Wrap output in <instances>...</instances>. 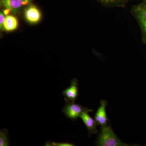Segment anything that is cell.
<instances>
[{
  "mask_svg": "<svg viewBox=\"0 0 146 146\" xmlns=\"http://www.w3.org/2000/svg\"><path fill=\"white\" fill-rule=\"evenodd\" d=\"M4 13L1 12L0 13V27L1 29L3 28L4 23L5 20V17L4 16Z\"/></svg>",
  "mask_w": 146,
  "mask_h": 146,
  "instance_id": "4fadbf2b",
  "label": "cell"
},
{
  "mask_svg": "<svg viewBox=\"0 0 146 146\" xmlns=\"http://www.w3.org/2000/svg\"><path fill=\"white\" fill-rule=\"evenodd\" d=\"M78 82L77 78L71 81L70 86L65 89L62 92L65 100L74 102L78 96Z\"/></svg>",
  "mask_w": 146,
  "mask_h": 146,
  "instance_id": "277c9868",
  "label": "cell"
},
{
  "mask_svg": "<svg viewBox=\"0 0 146 146\" xmlns=\"http://www.w3.org/2000/svg\"><path fill=\"white\" fill-rule=\"evenodd\" d=\"M1 3L11 12L16 13L24 5L27 4L23 0H0Z\"/></svg>",
  "mask_w": 146,
  "mask_h": 146,
  "instance_id": "ba28073f",
  "label": "cell"
},
{
  "mask_svg": "<svg viewBox=\"0 0 146 146\" xmlns=\"http://www.w3.org/2000/svg\"><path fill=\"white\" fill-rule=\"evenodd\" d=\"M107 104L106 100H102L100 101V107L97 110L94 118L98 125H100L101 126L106 125L108 123V118L106 111V107Z\"/></svg>",
  "mask_w": 146,
  "mask_h": 146,
  "instance_id": "5b68a950",
  "label": "cell"
},
{
  "mask_svg": "<svg viewBox=\"0 0 146 146\" xmlns=\"http://www.w3.org/2000/svg\"><path fill=\"white\" fill-rule=\"evenodd\" d=\"M25 17L31 23L35 24L40 21L41 14L39 9L35 6L31 5L25 11Z\"/></svg>",
  "mask_w": 146,
  "mask_h": 146,
  "instance_id": "52a82bcc",
  "label": "cell"
},
{
  "mask_svg": "<svg viewBox=\"0 0 146 146\" xmlns=\"http://www.w3.org/2000/svg\"><path fill=\"white\" fill-rule=\"evenodd\" d=\"M65 101V105L62 110V112L66 117L72 121H76L84 112L93 111L87 108L82 107L80 104H76L74 102Z\"/></svg>",
  "mask_w": 146,
  "mask_h": 146,
  "instance_id": "3957f363",
  "label": "cell"
},
{
  "mask_svg": "<svg viewBox=\"0 0 146 146\" xmlns=\"http://www.w3.org/2000/svg\"><path fill=\"white\" fill-rule=\"evenodd\" d=\"M142 1H143V3L146 4V0H142Z\"/></svg>",
  "mask_w": 146,
  "mask_h": 146,
  "instance_id": "9a60e30c",
  "label": "cell"
},
{
  "mask_svg": "<svg viewBox=\"0 0 146 146\" xmlns=\"http://www.w3.org/2000/svg\"><path fill=\"white\" fill-rule=\"evenodd\" d=\"M45 146H73L74 144L69 143H55L52 141H47L45 144Z\"/></svg>",
  "mask_w": 146,
  "mask_h": 146,
  "instance_id": "7c38bea8",
  "label": "cell"
},
{
  "mask_svg": "<svg viewBox=\"0 0 146 146\" xmlns=\"http://www.w3.org/2000/svg\"><path fill=\"white\" fill-rule=\"evenodd\" d=\"M0 146H9L8 137V130L6 129L0 130Z\"/></svg>",
  "mask_w": 146,
  "mask_h": 146,
  "instance_id": "8fae6325",
  "label": "cell"
},
{
  "mask_svg": "<svg viewBox=\"0 0 146 146\" xmlns=\"http://www.w3.org/2000/svg\"><path fill=\"white\" fill-rule=\"evenodd\" d=\"M18 21L15 16L9 15L6 16L3 28L7 31L15 30L18 28Z\"/></svg>",
  "mask_w": 146,
  "mask_h": 146,
  "instance_id": "30bf717a",
  "label": "cell"
},
{
  "mask_svg": "<svg viewBox=\"0 0 146 146\" xmlns=\"http://www.w3.org/2000/svg\"><path fill=\"white\" fill-rule=\"evenodd\" d=\"M23 1L25 3H26L27 4L28 3H29L31 0H23Z\"/></svg>",
  "mask_w": 146,
  "mask_h": 146,
  "instance_id": "5bb4252c",
  "label": "cell"
},
{
  "mask_svg": "<svg viewBox=\"0 0 146 146\" xmlns=\"http://www.w3.org/2000/svg\"><path fill=\"white\" fill-rule=\"evenodd\" d=\"M102 5L107 8L123 7L129 0H97Z\"/></svg>",
  "mask_w": 146,
  "mask_h": 146,
  "instance_id": "9c48e42d",
  "label": "cell"
},
{
  "mask_svg": "<svg viewBox=\"0 0 146 146\" xmlns=\"http://www.w3.org/2000/svg\"><path fill=\"white\" fill-rule=\"evenodd\" d=\"M131 12L138 22L141 29L142 42L146 46V4L142 2L133 6Z\"/></svg>",
  "mask_w": 146,
  "mask_h": 146,
  "instance_id": "7a4b0ae2",
  "label": "cell"
},
{
  "mask_svg": "<svg viewBox=\"0 0 146 146\" xmlns=\"http://www.w3.org/2000/svg\"><path fill=\"white\" fill-rule=\"evenodd\" d=\"M88 112H84L80 116L84 123L86 126L88 130L89 136L93 134H96L98 133V130L96 129L97 124L95 119L90 117Z\"/></svg>",
  "mask_w": 146,
  "mask_h": 146,
  "instance_id": "8992f818",
  "label": "cell"
},
{
  "mask_svg": "<svg viewBox=\"0 0 146 146\" xmlns=\"http://www.w3.org/2000/svg\"><path fill=\"white\" fill-rule=\"evenodd\" d=\"M96 145L101 146H128L118 138L113 132L109 125L101 127L100 132L99 134Z\"/></svg>",
  "mask_w": 146,
  "mask_h": 146,
  "instance_id": "6da1fadb",
  "label": "cell"
}]
</instances>
